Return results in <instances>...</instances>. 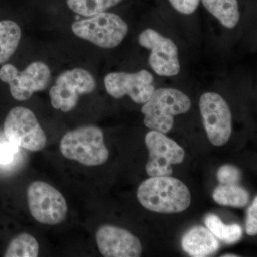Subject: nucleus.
Returning <instances> with one entry per match:
<instances>
[{
	"label": "nucleus",
	"instance_id": "6",
	"mask_svg": "<svg viewBox=\"0 0 257 257\" xmlns=\"http://www.w3.org/2000/svg\"><path fill=\"white\" fill-rule=\"evenodd\" d=\"M27 197L30 214L40 224L57 225L65 220L68 206L62 193L53 186L35 181L29 186Z\"/></svg>",
	"mask_w": 257,
	"mask_h": 257
},
{
	"label": "nucleus",
	"instance_id": "10",
	"mask_svg": "<svg viewBox=\"0 0 257 257\" xmlns=\"http://www.w3.org/2000/svg\"><path fill=\"white\" fill-rule=\"evenodd\" d=\"M145 144L149 151L146 172L151 177L170 176L173 172L172 166L183 162V148L165 134L155 130L149 132Z\"/></svg>",
	"mask_w": 257,
	"mask_h": 257
},
{
	"label": "nucleus",
	"instance_id": "11",
	"mask_svg": "<svg viewBox=\"0 0 257 257\" xmlns=\"http://www.w3.org/2000/svg\"><path fill=\"white\" fill-rule=\"evenodd\" d=\"M138 42L142 47L150 50L149 63L155 73L162 77H172L179 74L178 49L172 40L148 28L139 35Z\"/></svg>",
	"mask_w": 257,
	"mask_h": 257
},
{
	"label": "nucleus",
	"instance_id": "22",
	"mask_svg": "<svg viewBox=\"0 0 257 257\" xmlns=\"http://www.w3.org/2000/svg\"><path fill=\"white\" fill-rule=\"evenodd\" d=\"M241 172L239 168L233 165L221 166L217 172V179L221 184L232 185L237 184L241 180Z\"/></svg>",
	"mask_w": 257,
	"mask_h": 257
},
{
	"label": "nucleus",
	"instance_id": "14",
	"mask_svg": "<svg viewBox=\"0 0 257 257\" xmlns=\"http://www.w3.org/2000/svg\"><path fill=\"white\" fill-rule=\"evenodd\" d=\"M182 246L191 256L204 257L216 253L219 250V243L209 229L195 226L184 235Z\"/></svg>",
	"mask_w": 257,
	"mask_h": 257
},
{
	"label": "nucleus",
	"instance_id": "2",
	"mask_svg": "<svg viewBox=\"0 0 257 257\" xmlns=\"http://www.w3.org/2000/svg\"><path fill=\"white\" fill-rule=\"evenodd\" d=\"M60 149L66 159L77 161L87 167L103 165L109 156L102 130L92 125L80 126L64 134Z\"/></svg>",
	"mask_w": 257,
	"mask_h": 257
},
{
	"label": "nucleus",
	"instance_id": "8",
	"mask_svg": "<svg viewBox=\"0 0 257 257\" xmlns=\"http://www.w3.org/2000/svg\"><path fill=\"white\" fill-rule=\"evenodd\" d=\"M96 81L86 69L75 68L60 74L51 87V104L55 109L69 112L75 109L80 96L90 94L95 89Z\"/></svg>",
	"mask_w": 257,
	"mask_h": 257
},
{
	"label": "nucleus",
	"instance_id": "3",
	"mask_svg": "<svg viewBox=\"0 0 257 257\" xmlns=\"http://www.w3.org/2000/svg\"><path fill=\"white\" fill-rule=\"evenodd\" d=\"M191 106L190 99L183 92L172 88H161L155 90L142 108L144 124L152 130L168 133L173 127L175 116L185 114Z\"/></svg>",
	"mask_w": 257,
	"mask_h": 257
},
{
	"label": "nucleus",
	"instance_id": "25",
	"mask_svg": "<svg viewBox=\"0 0 257 257\" xmlns=\"http://www.w3.org/2000/svg\"><path fill=\"white\" fill-rule=\"evenodd\" d=\"M223 257H228V256H230V257H233V256H236V255H233V254H225V255H223L222 256Z\"/></svg>",
	"mask_w": 257,
	"mask_h": 257
},
{
	"label": "nucleus",
	"instance_id": "24",
	"mask_svg": "<svg viewBox=\"0 0 257 257\" xmlns=\"http://www.w3.org/2000/svg\"><path fill=\"white\" fill-rule=\"evenodd\" d=\"M246 233L250 236L257 234V198H255L253 204L248 211L246 221Z\"/></svg>",
	"mask_w": 257,
	"mask_h": 257
},
{
	"label": "nucleus",
	"instance_id": "1",
	"mask_svg": "<svg viewBox=\"0 0 257 257\" xmlns=\"http://www.w3.org/2000/svg\"><path fill=\"white\" fill-rule=\"evenodd\" d=\"M137 197L145 209L162 214L182 212L191 203L187 186L170 176L152 177L144 181L139 186Z\"/></svg>",
	"mask_w": 257,
	"mask_h": 257
},
{
	"label": "nucleus",
	"instance_id": "16",
	"mask_svg": "<svg viewBox=\"0 0 257 257\" xmlns=\"http://www.w3.org/2000/svg\"><path fill=\"white\" fill-rule=\"evenodd\" d=\"M20 26L12 20L0 22V64L14 55L21 39Z\"/></svg>",
	"mask_w": 257,
	"mask_h": 257
},
{
	"label": "nucleus",
	"instance_id": "4",
	"mask_svg": "<svg viewBox=\"0 0 257 257\" xmlns=\"http://www.w3.org/2000/svg\"><path fill=\"white\" fill-rule=\"evenodd\" d=\"M72 31L76 36L96 46L111 49L119 46L124 40L128 27L119 15L104 12L74 22Z\"/></svg>",
	"mask_w": 257,
	"mask_h": 257
},
{
	"label": "nucleus",
	"instance_id": "13",
	"mask_svg": "<svg viewBox=\"0 0 257 257\" xmlns=\"http://www.w3.org/2000/svg\"><path fill=\"white\" fill-rule=\"evenodd\" d=\"M99 251L105 257H138L141 256L140 240L127 230L111 225L101 226L96 234Z\"/></svg>",
	"mask_w": 257,
	"mask_h": 257
},
{
	"label": "nucleus",
	"instance_id": "21",
	"mask_svg": "<svg viewBox=\"0 0 257 257\" xmlns=\"http://www.w3.org/2000/svg\"><path fill=\"white\" fill-rule=\"evenodd\" d=\"M20 147L10 143L5 138V140H0V169L5 170L13 164Z\"/></svg>",
	"mask_w": 257,
	"mask_h": 257
},
{
	"label": "nucleus",
	"instance_id": "5",
	"mask_svg": "<svg viewBox=\"0 0 257 257\" xmlns=\"http://www.w3.org/2000/svg\"><path fill=\"white\" fill-rule=\"evenodd\" d=\"M4 135L10 143L30 152H39L47 145V136L33 111L17 106L10 111L4 124Z\"/></svg>",
	"mask_w": 257,
	"mask_h": 257
},
{
	"label": "nucleus",
	"instance_id": "9",
	"mask_svg": "<svg viewBox=\"0 0 257 257\" xmlns=\"http://www.w3.org/2000/svg\"><path fill=\"white\" fill-rule=\"evenodd\" d=\"M199 109L209 141L216 147L225 145L232 131V118L227 103L219 94L207 92L201 96Z\"/></svg>",
	"mask_w": 257,
	"mask_h": 257
},
{
	"label": "nucleus",
	"instance_id": "19",
	"mask_svg": "<svg viewBox=\"0 0 257 257\" xmlns=\"http://www.w3.org/2000/svg\"><path fill=\"white\" fill-rule=\"evenodd\" d=\"M40 252L38 241L32 235L22 233L10 241L5 257H37Z\"/></svg>",
	"mask_w": 257,
	"mask_h": 257
},
{
	"label": "nucleus",
	"instance_id": "12",
	"mask_svg": "<svg viewBox=\"0 0 257 257\" xmlns=\"http://www.w3.org/2000/svg\"><path fill=\"white\" fill-rule=\"evenodd\" d=\"M153 76L143 69L135 73L111 72L104 78L106 92L116 99L126 95L139 104H145L155 92Z\"/></svg>",
	"mask_w": 257,
	"mask_h": 257
},
{
	"label": "nucleus",
	"instance_id": "20",
	"mask_svg": "<svg viewBox=\"0 0 257 257\" xmlns=\"http://www.w3.org/2000/svg\"><path fill=\"white\" fill-rule=\"evenodd\" d=\"M122 0H67L69 9L83 17L94 16L119 5Z\"/></svg>",
	"mask_w": 257,
	"mask_h": 257
},
{
	"label": "nucleus",
	"instance_id": "15",
	"mask_svg": "<svg viewBox=\"0 0 257 257\" xmlns=\"http://www.w3.org/2000/svg\"><path fill=\"white\" fill-rule=\"evenodd\" d=\"M206 10L225 28L233 29L239 21L238 0H202Z\"/></svg>",
	"mask_w": 257,
	"mask_h": 257
},
{
	"label": "nucleus",
	"instance_id": "7",
	"mask_svg": "<svg viewBox=\"0 0 257 257\" xmlns=\"http://www.w3.org/2000/svg\"><path fill=\"white\" fill-rule=\"evenodd\" d=\"M0 79L9 84L11 95L16 100L30 99L34 93L45 90L51 80V71L46 64L35 62L29 64L22 72L7 64L0 69Z\"/></svg>",
	"mask_w": 257,
	"mask_h": 257
},
{
	"label": "nucleus",
	"instance_id": "18",
	"mask_svg": "<svg viewBox=\"0 0 257 257\" xmlns=\"http://www.w3.org/2000/svg\"><path fill=\"white\" fill-rule=\"evenodd\" d=\"M204 222L208 229L216 237L228 244L236 243L242 237L243 229L241 226L239 224H224L214 214H209L206 216Z\"/></svg>",
	"mask_w": 257,
	"mask_h": 257
},
{
	"label": "nucleus",
	"instance_id": "17",
	"mask_svg": "<svg viewBox=\"0 0 257 257\" xmlns=\"http://www.w3.org/2000/svg\"><path fill=\"white\" fill-rule=\"evenodd\" d=\"M213 199L220 205L242 208L247 205L250 198L247 191L236 184H221L214 189Z\"/></svg>",
	"mask_w": 257,
	"mask_h": 257
},
{
	"label": "nucleus",
	"instance_id": "23",
	"mask_svg": "<svg viewBox=\"0 0 257 257\" xmlns=\"http://www.w3.org/2000/svg\"><path fill=\"white\" fill-rule=\"evenodd\" d=\"M170 4L181 14L191 15L197 9L200 0H169Z\"/></svg>",
	"mask_w": 257,
	"mask_h": 257
}]
</instances>
